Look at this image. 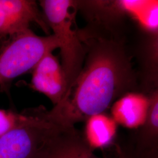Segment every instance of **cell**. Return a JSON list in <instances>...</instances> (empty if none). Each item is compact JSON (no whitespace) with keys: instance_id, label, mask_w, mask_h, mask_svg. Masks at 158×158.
I'll use <instances>...</instances> for the list:
<instances>
[{"instance_id":"cell-4","label":"cell","mask_w":158,"mask_h":158,"mask_svg":"<svg viewBox=\"0 0 158 158\" xmlns=\"http://www.w3.org/2000/svg\"><path fill=\"white\" fill-rule=\"evenodd\" d=\"M59 48L53 35L40 36L29 29L12 36L0 52V86L32 70L45 55Z\"/></svg>"},{"instance_id":"cell-7","label":"cell","mask_w":158,"mask_h":158,"mask_svg":"<svg viewBox=\"0 0 158 158\" xmlns=\"http://www.w3.org/2000/svg\"><path fill=\"white\" fill-rule=\"evenodd\" d=\"M149 106V97L131 91L113 102L111 116L118 125L128 129H139L147 121Z\"/></svg>"},{"instance_id":"cell-1","label":"cell","mask_w":158,"mask_h":158,"mask_svg":"<svg viewBox=\"0 0 158 158\" xmlns=\"http://www.w3.org/2000/svg\"><path fill=\"white\" fill-rule=\"evenodd\" d=\"M82 40L88 45L83 68L67 96L49 111L56 121L71 127L104 113L135 85L130 57L119 40L101 35Z\"/></svg>"},{"instance_id":"cell-8","label":"cell","mask_w":158,"mask_h":158,"mask_svg":"<svg viewBox=\"0 0 158 158\" xmlns=\"http://www.w3.org/2000/svg\"><path fill=\"white\" fill-rule=\"evenodd\" d=\"M83 141L93 152L109 146L115 138L118 124L106 113L91 115L85 121Z\"/></svg>"},{"instance_id":"cell-5","label":"cell","mask_w":158,"mask_h":158,"mask_svg":"<svg viewBox=\"0 0 158 158\" xmlns=\"http://www.w3.org/2000/svg\"><path fill=\"white\" fill-rule=\"evenodd\" d=\"M32 23L49 33V28L35 1L0 0V36L12 37L27 31Z\"/></svg>"},{"instance_id":"cell-3","label":"cell","mask_w":158,"mask_h":158,"mask_svg":"<svg viewBox=\"0 0 158 158\" xmlns=\"http://www.w3.org/2000/svg\"><path fill=\"white\" fill-rule=\"evenodd\" d=\"M75 4V1L70 0L40 1L46 23L59 44L68 93L83 68L86 52L80 34L73 28L74 16L71 9Z\"/></svg>"},{"instance_id":"cell-2","label":"cell","mask_w":158,"mask_h":158,"mask_svg":"<svg viewBox=\"0 0 158 158\" xmlns=\"http://www.w3.org/2000/svg\"><path fill=\"white\" fill-rule=\"evenodd\" d=\"M80 134L55 121L45 108H34L25 124L0 136V158H53Z\"/></svg>"},{"instance_id":"cell-6","label":"cell","mask_w":158,"mask_h":158,"mask_svg":"<svg viewBox=\"0 0 158 158\" xmlns=\"http://www.w3.org/2000/svg\"><path fill=\"white\" fill-rule=\"evenodd\" d=\"M31 71V87L49 98L54 106L68 94L65 74L61 63L52 52L42 57Z\"/></svg>"},{"instance_id":"cell-10","label":"cell","mask_w":158,"mask_h":158,"mask_svg":"<svg viewBox=\"0 0 158 158\" xmlns=\"http://www.w3.org/2000/svg\"><path fill=\"white\" fill-rule=\"evenodd\" d=\"M147 121L140 128L139 139L140 151H146L148 158H158V93L157 90L152 93Z\"/></svg>"},{"instance_id":"cell-11","label":"cell","mask_w":158,"mask_h":158,"mask_svg":"<svg viewBox=\"0 0 158 158\" xmlns=\"http://www.w3.org/2000/svg\"><path fill=\"white\" fill-rule=\"evenodd\" d=\"M33 108L21 113L0 109V136L27 123L32 116Z\"/></svg>"},{"instance_id":"cell-9","label":"cell","mask_w":158,"mask_h":158,"mask_svg":"<svg viewBox=\"0 0 158 158\" xmlns=\"http://www.w3.org/2000/svg\"><path fill=\"white\" fill-rule=\"evenodd\" d=\"M115 2L120 10L130 15L142 28L151 35H158V1L121 0Z\"/></svg>"},{"instance_id":"cell-12","label":"cell","mask_w":158,"mask_h":158,"mask_svg":"<svg viewBox=\"0 0 158 158\" xmlns=\"http://www.w3.org/2000/svg\"><path fill=\"white\" fill-rule=\"evenodd\" d=\"M53 158H96L85 144L83 137L61 148Z\"/></svg>"}]
</instances>
